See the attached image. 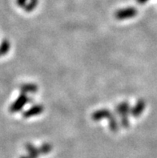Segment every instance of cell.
Instances as JSON below:
<instances>
[{
  "instance_id": "cell-7",
  "label": "cell",
  "mask_w": 157,
  "mask_h": 158,
  "mask_svg": "<svg viewBox=\"0 0 157 158\" xmlns=\"http://www.w3.org/2000/svg\"><path fill=\"white\" fill-rule=\"evenodd\" d=\"M112 116H113V114L107 109H100V110H98L94 112L92 117L95 121H99V120L104 118H107L109 120Z\"/></svg>"
},
{
  "instance_id": "cell-14",
  "label": "cell",
  "mask_w": 157,
  "mask_h": 158,
  "mask_svg": "<svg viewBox=\"0 0 157 158\" xmlns=\"http://www.w3.org/2000/svg\"><path fill=\"white\" fill-rule=\"evenodd\" d=\"M20 158H29V156H21Z\"/></svg>"
},
{
  "instance_id": "cell-1",
  "label": "cell",
  "mask_w": 157,
  "mask_h": 158,
  "mask_svg": "<svg viewBox=\"0 0 157 158\" xmlns=\"http://www.w3.org/2000/svg\"><path fill=\"white\" fill-rule=\"evenodd\" d=\"M131 108H130L129 104L127 102H123L119 104L116 108L115 112H117V114L121 117V124L123 128H127L129 127V120L127 118V116L129 115Z\"/></svg>"
},
{
  "instance_id": "cell-12",
  "label": "cell",
  "mask_w": 157,
  "mask_h": 158,
  "mask_svg": "<svg viewBox=\"0 0 157 158\" xmlns=\"http://www.w3.org/2000/svg\"><path fill=\"white\" fill-rule=\"evenodd\" d=\"M52 147L50 144H43L39 148L40 154H48L52 151Z\"/></svg>"
},
{
  "instance_id": "cell-3",
  "label": "cell",
  "mask_w": 157,
  "mask_h": 158,
  "mask_svg": "<svg viewBox=\"0 0 157 158\" xmlns=\"http://www.w3.org/2000/svg\"><path fill=\"white\" fill-rule=\"evenodd\" d=\"M138 14L137 10L134 7H127L120 9L115 13V19L119 20L127 19L135 17Z\"/></svg>"
},
{
  "instance_id": "cell-5",
  "label": "cell",
  "mask_w": 157,
  "mask_h": 158,
  "mask_svg": "<svg viewBox=\"0 0 157 158\" xmlns=\"http://www.w3.org/2000/svg\"><path fill=\"white\" fill-rule=\"evenodd\" d=\"M146 107L145 101L143 100H139L134 108H132L130 111V113L134 117H139L142 114V112L144 111Z\"/></svg>"
},
{
  "instance_id": "cell-13",
  "label": "cell",
  "mask_w": 157,
  "mask_h": 158,
  "mask_svg": "<svg viewBox=\"0 0 157 158\" xmlns=\"http://www.w3.org/2000/svg\"><path fill=\"white\" fill-rule=\"evenodd\" d=\"M147 0H137V2L140 4H143V3H145L147 2Z\"/></svg>"
},
{
  "instance_id": "cell-15",
  "label": "cell",
  "mask_w": 157,
  "mask_h": 158,
  "mask_svg": "<svg viewBox=\"0 0 157 158\" xmlns=\"http://www.w3.org/2000/svg\"><path fill=\"white\" fill-rule=\"evenodd\" d=\"M0 57H1V56H0Z\"/></svg>"
},
{
  "instance_id": "cell-4",
  "label": "cell",
  "mask_w": 157,
  "mask_h": 158,
  "mask_svg": "<svg viewBox=\"0 0 157 158\" xmlns=\"http://www.w3.org/2000/svg\"><path fill=\"white\" fill-rule=\"evenodd\" d=\"M39 0H17L19 6L24 8L27 12H31L37 6Z\"/></svg>"
},
{
  "instance_id": "cell-2",
  "label": "cell",
  "mask_w": 157,
  "mask_h": 158,
  "mask_svg": "<svg viewBox=\"0 0 157 158\" xmlns=\"http://www.w3.org/2000/svg\"><path fill=\"white\" fill-rule=\"evenodd\" d=\"M31 99L28 97V96H27V94H22L20 95L18 97V99L14 101L13 104L10 105V112H18L20 110H22L23 108L25 105H26L27 103L31 102Z\"/></svg>"
},
{
  "instance_id": "cell-8",
  "label": "cell",
  "mask_w": 157,
  "mask_h": 158,
  "mask_svg": "<svg viewBox=\"0 0 157 158\" xmlns=\"http://www.w3.org/2000/svg\"><path fill=\"white\" fill-rule=\"evenodd\" d=\"M20 90L23 94L27 93H35L38 91V87L34 84H25L20 87Z\"/></svg>"
},
{
  "instance_id": "cell-11",
  "label": "cell",
  "mask_w": 157,
  "mask_h": 158,
  "mask_svg": "<svg viewBox=\"0 0 157 158\" xmlns=\"http://www.w3.org/2000/svg\"><path fill=\"white\" fill-rule=\"evenodd\" d=\"M108 121H109V128L112 132H116L119 130V125H118L117 120H115V116H111Z\"/></svg>"
},
{
  "instance_id": "cell-9",
  "label": "cell",
  "mask_w": 157,
  "mask_h": 158,
  "mask_svg": "<svg viewBox=\"0 0 157 158\" xmlns=\"http://www.w3.org/2000/svg\"><path fill=\"white\" fill-rule=\"evenodd\" d=\"M27 150L28 151V156L29 158H38L39 156V148L33 146L31 144H27L26 145Z\"/></svg>"
},
{
  "instance_id": "cell-6",
  "label": "cell",
  "mask_w": 157,
  "mask_h": 158,
  "mask_svg": "<svg viewBox=\"0 0 157 158\" xmlns=\"http://www.w3.org/2000/svg\"><path fill=\"white\" fill-rule=\"evenodd\" d=\"M43 105H40V104H36L32 106L30 109H28L27 111L23 113V117L25 118H29V117H31V116H37V115L41 114L43 112Z\"/></svg>"
},
{
  "instance_id": "cell-10",
  "label": "cell",
  "mask_w": 157,
  "mask_h": 158,
  "mask_svg": "<svg viewBox=\"0 0 157 158\" xmlns=\"http://www.w3.org/2000/svg\"><path fill=\"white\" fill-rule=\"evenodd\" d=\"M10 48V42L6 40H3L0 44V56H3L7 54Z\"/></svg>"
}]
</instances>
